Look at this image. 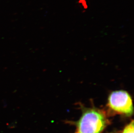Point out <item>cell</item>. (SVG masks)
Returning a JSON list of instances; mask_svg holds the SVG:
<instances>
[{
	"instance_id": "1",
	"label": "cell",
	"mask_w": 134,
	"mask_h": 133,
	"mask_svg": "<svg viewBox=\"0 0 134 133\" xmlns=\"http://www.w3.org/2000/svg\"><path fill=\"white\" fill-rule=\"evenodd\" d=\"M109 123L104 111L94 108H86L77 122L78 133H102Z\"/></svg>"
},
{
	"instance_id": "2",
	"label": "cell",
	"mask_w": 134,
	"mask_h": 133,
	"mask_svg": "<svg viewBox=\"0 0 134 133\" xmlns=\"http://www.w3.org/2000/svg\"><path fill=\"white\" fill-rule=\"evenodd\" d=\"M107 106L111 111L117 114L129 116L133 114L132 98L126 91L111 92L108 97Z\"/></svg>"
},
{
	"instance_id": "3",
	"label": "cell",
	"mask_w": 134,
	"mask_h": 133,
	"mask_svg": "<svg viewBox=\"0 0 134 133\" xmlns=\"http://www.w3.org/2000/svg\"><path fill=\"white\" fill-rule=\"evenodd\" d=\"M122 133H134V122L133 120L125 127Z\"/></svg>"
},
{
	"instance_id": "4",
	"label": "cell",
	"mask_w": 134,
	"mask_h": 133,
	"mask_svg": "<svg viewBox=\"0 0 134 133\" xmlns=\"http://www.w3.org/2000/svg\"></svg>"
}]
</instances>
